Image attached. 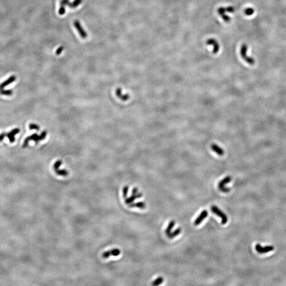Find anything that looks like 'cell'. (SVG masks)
Returning <instances> with one entry per match:
<instances>
[{
  "label": "cell",
  "instance_id": "ba28073f",
  "mask_svg": "<svg viewBox=\"0 0 286 286\" xmlns=\"http://www.w3.org/2000/svg\"><path fill=\"white\" fill-rule=\"evenodd\" d=\"M120 251L118 249H115L105 252V253H103L102 256L103 258H108L110 257V256H117L120 255Z\"/></svg>",
  "mask_w": 286,
  "mask_h": 286
},
{
  "label": "cell",
  "instance_id": "484cf974",
  "mask_svg": "<svg viewBox=\"0 0 286 286\" xmlns=\"http://www.w3.org/2000/svg\"><path fill=\"white\" fill-rule=\"evenodd\" d=\"M128 189H129V188H128V186H124V188L123 189V197H124V198L125 199H126L127 198V197Z\"/></svg>",
  "mask_w": 286,
  "mask_h": 286
},
{
  "label": "cell",
  "instance_id": "44dd1931",
  "mask_svg": "<svg viewBox=\"0 0 286 286\" xmlns=\"http://www.w3.org/2000/svg\"><path fill=\"white\" fill-rule=\"evenodd\" d=\"M82 1V0H74L73 3L69 2L68 4V6L71 8H75L81 4Z\"/></svg>",
  "mask_w": 286,
  "mask_h": 286
},
{
  "label": "cell",
  "instance_id": "5b68a950",
  "mask_svg": "<svg viewBox=\"0 0 286 286\" xmlns=\"http://www.w3.org/2000/svg\"><path fill=\"white\" fill-rule=\"evenodd\" d=\"M61 164H62V161L61 160L57 161L54 165V169L57 175L63 176V177H66L67 175L68 174V172L67 170L59 169V167L61 165Z\"/></svg>",
  "mask_w": 286,
  "mask_h": 286
},
{
  "label": "cell",
  "instance_id": "8992f818",
  "mask_svg": "<svg viewBox=\"0 0 286 286\" xmlns=\"http://www.w3.org/2000/svg\"><path fill=\"white\" fill-rule=\"evenodd\" d=\"M256 250L258 252V253L260 254H264L272 251L275 249V247L273 246H262L261 245L257 244L255 246Z\"/></svg>",
  "mask_w": 286,
  "mask_h": 286
},
{
  "label": "cell",
  "instance_id": "3957f363",
  "mask_svg": "<svg viewBox=\"0 0 286 286\" xmlns=\"http://www.w3.org/2000/svg\"><path fill=\"white\" fill-rule=\"evenodd\" d=\"M211 211L216 214L217 216L220 217L222 219V225H225L228 222V217L227 215L222 212L219 208H218L216 205H213L211 207Z\"/></svg>",
  "mask_w": 286,
  "mask_h": 286
},
{
  "label": "cell",
  "instance_id": "7402d4cb",
  "mask_svg": "<svg viewBox=\"0 0 286 286\" xmlns=\"http://www.w3.org/2000/svg\"><path fill=\"white\" fill-rule=\"evenodd\" d=\"M163 281H164V278H163L162 277H159L155 280L153 281L152 285L153 286H158V285H160L161 283H163Z\"/></svg>",
  "mask_w": 286,
  "mask_h": 286
},
{
  "label": "cell",
  "instance_id": "277c9868",
  "mask_svg": "<svg viewBox=\"0 0 286 286\" xmlns=\"http://www.w3.org/2000/svg\"><path fill=\"white\" fill-rule=\"evenodd\" d=\"M231 180H232V178H231V176L228 175L227 177H225L224 179H222V180L220 181V183L218 184V187H219L220 190L221 191L223 192H225V193L230 191L231 189H230L229 188L225 187V186L226 184L230 182Z\"/></svg>",
  "mask_w": 286,
  "mask_h": 286
},
{
  "label": "cell",
  "instance_id": "7a4b0ae2",
  "mask_svg": "<svg viewBox=\"0 0 286 286\" xmlns=\"http://www.w3.org/2000/svg\"><path fill=\"white\" fill-rule=\"evenodd\" d=\"M247 47L246 44H243L241 48V55L245 61L250 65H254L255 60L252 57L247 55Z\"/></svg>",
  "mask_w": 286,
  "mask_h": 286
},
{
  "label": "cell",
  "instance_id": "30bf717a",
  "mask_svg": "<svg viewBox=\"0 0 286 286\" xmlns=\"http://www.w3.org/2000/svg\"><path fill=\"white\" fill-rule=\"evenodd\" d=\"M20 131V130L19 128H14L13 130H12L10 132L6 133V136L8 137L10 143H14V141H16V138H15L14 136L19 133Z\"/></svg>",
  "mask_w": 286,
  "mask_h": 286
},
{
  "label": "cell",
  "instance_id": "d4e9b609",
  "mask_svg": "<svg viewBox=\"0 0 286 286\" xmlns=\"http://www.w3.org/2000/svg\"><path fill=\"white\" fill-rule=\"evenodd\" d=\"M254 13V10L253 8H247L245 10V13L248 16H252Z\"/></svg>",
  "mask_w": 286,
  "mask_h": 286
},
{
  "label": "cell",
  "instance_id": "4fadbf2b",
  "mask_svg": "<svg viewBox=\"0 0 286 286\" xmlns=\"http://www.w3.org/2000/svg\"><path fill=\"white\" fill-rule=\"evenodd\" d=\"M16 78H17L16 76L14 75H12L10 77H9L6 80L4 81L0 84V90L3 89L6 86L10 85V84L12 83L13 82L16 80Z\"/></svg>",
  "mask_w": 286,
  "mask_h": 286
},
{
  "label": "cell",
  "instance_id": "8fae6325",
  "mask_svg": "<svg viewBox=\"0 0 286 286\" xmlns=\"http://www.w3.org/2000/svg\"><path fill=\"white\" fill-rule=\"evenodd\" d=\"M142 196H143V194L141 193H137V194H132L130 197L126 198L125 199V203L127 205H129L131 203H133L135 200H136V199L141 198L142 197Z\"/></svg>",
  "mask_w": 286,
  "mask_h": 286
},
{
  "label": "cell",
  "instance_id": "ac0fdd59",
  "mask_svg": "<svg viewBox=\"0 0 286 286\" xmlns=\"http://www.w3.org/2000/svg\"><path fill=\"white\" fill-rule=\"evenodd\" d=\"M129 207L131 208L136 207L140 209H145L146 208V204L144 202H139L135 203H131L129 205Z\"/></svg>",
  "mask_w": 286,
  "mask_h": 286
},
{
  "label": "cell",
  "instance_id": "e0dca14e",
  "mask_svg": "<svg viewBox=\"0 0 286 286\" xmlns=\"http://www.w3.org/2000/svg\"><path fill=\"white\" fill-rule=\"evenodd\" d=\"M225 9L224 8H221L218 10V13L222 17V19L225 20L226 22H228L230 21V17H228L227 16L225 15Z\"/></svg>",
  "mask_w": 286,
  "mask_h": 286
},
{
  "label": "cell",
  "instance_id": "9a60e30c",
  "mask_svg": "<svg viewBox=\"0 0 286 286\" xmlns=\"http://www.w3.org/2000/svg\"><path fill=\"white\" fill-rule=\"evenodd\" d=\"M69 0H61V6L59 9V14L60 15H63L65 13V7L66 6L68 5L69 3Z\"/></svg>",
  "mask_w": 286,
  "mask_h": 286
},
{
  "label": "cell",
  "instance_id": "7c38bea8",
  "mask_svg": "<svg viewBox=\"0 0 286 286\" xmlns=\"http://www.w3.org/2000/svg\"><path fill=\"white\" fill-rule=\"evenodd\" d=\"M116 95H117V97H119L120 100H122L123 101H126L130 98V96L128 94L122 95V89L120 88H118L116 90Z\"/></svg>",
  "mask_w": 286,
  "mask_h": 286
},
{
  "label": "cell",
  "instance_id": "ffe728a7",
  "mask_svg": "<svg viewBox=\"0 0 286 286\" xmlns=\"http://www.w3.org/2000/svg\"><path fill=\"white\" fill-rule=\"evenodd\" d=\"M181 233V228H178L177 230H175V231H173V232H171V233H169L167 236H168L169 239H173L176 236H178V235H179Z\"/></svg>",
  "mask_w": 286,
  "mask_h": 286
},
{
  "label": "cell",
  "instance_id": "6da1fadb",
  "mask_svg": "<svg viewBox=\"0 0 286 286\" xmlns=\"http://www.w3.org/2000/svg\"><path fill=\"white\" fill-rule=\"evenodd\" d=\"M47 131H44L42 132L40 135H38L37 133H35L31 136H28L25 139L23 144L22 145V147L23 148H26L27 147L29 143V142L30 141H33L36 144L38 143L40 141L45 139L46 137L47 136Z\"/></svg>",
  "mask_w": 286,
  "mask_h": 286
},
{
  "label": "cell",
  "instance_id": "d6986e66",
  "mask_svg": "<svg viewBox=\"0 0 286 286\" xmlns=\"http://www.w3.org/2000/svg\"><path fill=\"white\" fill-rule=\"evenodd\" d=\"M175 224V222L174 220L170 221V222H169V225L167 226V227L166 228V230H165V233L167 235H168L169 233H171V231H172L173 228L174 227Z\"/></svg>",
  "mask_w": 286,
  "mask_h": 286
},
{
  "label": "cell",
  "instance_id": "9c48e42d",
  "mask_svg": "<svg viewBox=\"0 0 286 286\" xmlns=\"http://www.w3.org/2000/svg\"><path fill=\"white\" fill-rule=\"evenodd\" d=\"M208 211L205 210H203L201 213H200L199 216L197 218H196V220H194V225L196 226H198V225H200V224L202 222L203 220L205 219V218L207 217L208 216Z\"/></svg>",
  "mask_w": 286,
  "mask_h": 286
},
{
  "label": "cell",
  "instance_id": "cb8c5ba5",
  "mask_svg": "<svg viewBox=\"0 0 286 286\" xmlns=\"http://www.w3.org/2000/svg\"><path fill=\"white\" fill-rule=\"evenodd\" d=\"M29 128L30 129V130H36V131H39L40 129V127L39 126L35 124H29Z\"/></svg>",
  "mask_w": 286,
  "mask_h": 286
},
{
  "label": "cell",
  "instance_id": "5bb4252c",
  "mask_svg": "<svg viewBox=\"0 0 286 286\" xmlns=\"http://www.w3.org/2000/svg\"><path fill=\"white\" fill-rule=\"evenodd\" d=\"M211 148L213 151L215 153H216L218 155L223 156L224 155V153H225L224 150L220 147V146H218L217 144H213L211 145Z\"/></svg>",
  "mask_w": 286,
  "mask_h": 286
},
{
  "label": "cell",
  "instance_id": "83f0119b",
  "mask_svg": "<svg viewBox=\"0 0 286 286\" xmlns=\"http://www.w3.org/2000/svg\"><path fill=\"white\" fill-rule=\"evenodd\" d=\"M6 136V133H2L0 134V142L3 141Z\"/></svg>",
  "mask_w": 286,
  "mask_h": 286
},
{
  "label": "cell",
  "instance_id": "f1b7e54d",
  "mask_svg": "<svg viewBox=\"0 0 286 286\" xmlns=\"http://www.w3.org/2000/svg\"><path fill=\"white\" fill-rule=\"evenodd\" d=\"M137 193H138V190L137 188H133V190H132V194H137Z\"/></svg>",
  "mask_w": 286,
  "mask_h": 286
},
{
  "label": "cell",
  "instance_id": "2e32d148",
  "mask_svg": "<svg viewBox=\"0 0 286 286\" xmlns=\"http://www.w3.org/2000/svg\"><path fill=\"white\" fill-rule=\"evenodd\" d=\"M207 44H210L211 45H213L214 46V54H216L219 51V49H220L219 44H218V42H217L216 40H215V39H209L207 41Z\"/></svg>",
  "mask_w": 286,
  "mask_h": 286
},
{
  "label": "cell",
  "instance_id": "4316f807",
  "mask_svg": "<svg viewBox=\"0 0 286 286\" xmlns=\"http://www.w3.org/2000/svg\"><path fill=\"white\" fill-rule=\"evenodd\" d=\"M64 50V47L63 46H61L56 50V54L57 55H59L60 54H61V53H62V52Z\"/></svg>",
  "mask_w": 286,
  "mask_h": 286
},
{
  "label": "cell",
  "instance_id": "603a6c76",
  "mask_svg": "<svg viewBox=\"0 0 286 286\" xmlns=\"http://www.w3.org/2000/svg\"><path fill=\"white\" fill-rule=\"evenodd\" d=\"M0 93L1 95H4L10 96V95H11L13 94V91L12 90L1 89V90H0Z\"/></svg>",
  "mask_w": 286,
  "mask_h": 286
},
{
  "label": "cell",
  "instance_id": "52a82bcc",
  "mask_svg": "<svg viewBox=\"0 0 286 286\" xmlns=\"http://www.w3.org/2000/svg\"><path fill=\"white\" fill-rule=\"evenodd\" d=\"M74 25L75 26L76 30H78V32L80 34L81 38L85 39L88 37V33H86V31L84 30V29L82 27L80 21L78 20H75L74 22Z\"/></svg>",
  "mask_w": 286,
  "mask_h": 286
}]
</instances>
